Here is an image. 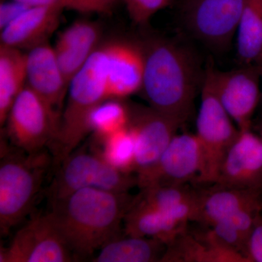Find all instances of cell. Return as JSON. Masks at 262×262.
<instances>
[{
  "label": "cell",
  "instance_id": "31",
  "mask_svg": "<svg viewBox=\"0 0 262 262\" xmlns=\"http://www.w3.org/2000/svg\"><path fill=\"white\" fill-rule=\"evenodd\" d=\"M258 67H259L260 70V75H261V102H260V104L262 105V61L258 63Z\"/></svg>",
  "mask_w": 262,
  "mask_h": 262
},
{
  "label": "cell",
  "instance_id": "17",
  "mask_svg": "<svg viewBox=\"0 0 262 262\" xmlns=\"http://www.w3.org/2000/svg\"><path fill=\"white\" fill-rule=\"evenodd\" d=\"M63 9L31 7L1 30V44L24 51L48 42L61 20Z\"/></svg>",
  "mask_w": 262,
  "mask_h": 262
},
{
  "label": "cell",
  "instance_id": "7",
  "mask_svg": "<svg viewBox=\"0 0 262 262\" xmlns=\"http://www.w3.org/2000/svg\"><path fill=\"white\" fill-rule=\"evenodd\" d=\"M60 119L59 114L26 85L10 108L5 133L12 146L28 153L38 152L51 147Z\"/></svg>",
  "mask_w": 262,
  "mask_h": 262
},
{
  "label": "cell",
  "instance_id": "6",
  "mask_svg": "<svg viewBox=\"0 0 262 262\" xmlns=\"http://www.w3.org/2000/svg\"><path fill=\"white\" fill-rule=\"evenodd\" d=\"M58 166L49 188L51 203L82 189L128 192L138 186L136 174L117 170L86 146L77 148Z\"/></svg>",
  "mask_w": 262,
  "mask_h": 262
},
{
  "label": "cell",
  "instance_id": "26",
  "mask_svg": "<svg viewBox=\"0 0 262 262\" xmlns=\"http://www.w3.org/2000/svg\"><path fill=\"white\" fill-rule=\"evenodd\" d=\"M130 106L122 100L108 98L99 103L90 115V133L95 139H101L128 126Z\"/></svg>",
  "mask_w": 262,
  "mask_h": 262
},
{
  "label": "cell",
  "instance_id": "19",
  "mask_svg": "<svg viewBox=\"0 0 262 262\" xmlns=\"http://www.w3.org/2000/svg\"><path fill=\"white\" fill-rule=\"evenodd\" d=\"M127 235L158 239L168 245L187 229L168 215L135 196L123 220Z\"/></svg>",
  "mask_w": 262,
  "mask_h": 262
},
{
  "label": "cell",
  "instance_id": "30",
  "mask_svg": "<svg viewBox=\"0 0 262 262\" xmlns=\"http://www.w3.org/2000/svg\"><path fill=\"white\" fill-rule=\"evenodd\" d=\"M29 7H56L61 9H69L80 12L78 0H14Z\"/></svg>",
  "mask_w": 262,
  "mask_h": 262
},
{
  "label": "cell",
  "instance_id": "33",
  "mask_svg": "<svg viewBox=\"0 0 262 262\" xmlns=\"http://www.w3.org/2000/svg\"><path fill=\"white\" fill-rule=\"evenodd\" d=\"M192 1L193 0H184V8L188 6Z\"/></svg>",
  "mask_w": 262,
  "mask_h": 262
},
{
  "label": "cell",
  "instance_id": "24",
  "mask_svg": "<svg viewBox=\"0 0 262 262\" xmlns=\"http://www.w3.org/2000/svg\"><path fill=\"white\" fill-rule=\"evenodd\" d=\"M241 65L262 61V0H246L236 34Z\"/></svg>",
  "mask_w": 262,
  "mask_h": 262
},
{
  "label": "cell",
  "instance_id": "15",
  "mask_svg": "<svg viewBox=\"0 0 262 262\" xmlns=\"http://www.w3.org/2000/svg\"><path fill=\"white\" fill-rule=\"evenodd\" d=\"M27 85L61 115L69 85L49 42L39 45L27 53Z\"/></svg>",
  "mask_w": 262,
  "mask_h": 262
},
{
  "label": "cell",
  "instance_id": "1",
  "mask_svg": "<svg viewBox=\"0 0 262 262\" xmlns=\"http://www.w3.org/2000/svg\"><path fill=\"white\" fill-rule=\"evenodd\" d=\"M134 199L128 192L89 188L52 202L51 213L76 261L94 257L96 251L120 235Z\"/></svg>",
  "mask_w": 262,
  "mask_h": 262
},
{
  "label": "cell",
  "instance_id": "12",
  "mask_svg": "<svg viewBox=\"0 0 262 262\" xmlns=\"http://www.w3.org/2000/svg\"><path fill=\"white\" fill-rule=\"evenodd\" d=\"M129 126L136 141V177L151 170L182 125L147 106L130 107Z\"/></svg>",
  "mask_w": 262,
  "mask_h": 262
},
{
  "label": "cell",
  "instance_id": "32",
  "mask_svg": "<svg viewBox=\"0 0 262 262\" xmlns=\"http://www.w3.org/2000/svg\"><path fill=\"white\" fill-rule=\"evenodd\" d=\"M258 134L262 138V121L258 125Z\"/></svg>",
  "mask_w": 262,
  "mask_h": 262
},
{
  "label": "cell",
  "instance_id": "18",
  "mask_svg": "<svg viewBox=\"0 0 262 262\" xmlns=\"http://www.w3.org/2000/svg\"><path fill=\"white\" fill-rule=\"evenodd\" d=\"M211 186L200 190L198 208L193 220L203 227H211L248 207L262 206L261 192L215 184Z\"/></svg>",
  "mask_w": 262,
  "mask_h": 262
},
{
  "label": "cell",
  "instance_id": "2",
  "mask_svg": "<svg viewBox=\"0 0 262 262\" xmlns=\"http://www.w3.org/2000/svg\"><path fill=\"white\" fill-rule=\"evenodd\" d=\"M144 72L141 92L150 107L184 125L194 113L203 74L190 51L178 42L152 38L141 44Z\"/></svg>",
  "mask_w": 262,
  "mask_h": 262
},
{
  "label": "cell",
  "instance_id": "27",
  "mask_svg": "<svg viewBox=\"0 0 262 262\" xmlns=\"http://www.w3.org/2000/svg\"><path fill=\"white\" fill-rule=\"evenodd\" d=\"M127 14L134 24L141 27L147 25L156 13L168 8L173 0H122Z\"/></svg>",
  "mask_w": 262,
  "mask_h": 262
},
{
  "label": "cell",
  "instance_id": "21",
  "mask_svg": "<svg viewBox=\"0 0 262 262\" xmlns=\"http://www.w3.org/2000/svg\"><path fill=\"white\" fill-rule=\"evenodd\" d=\"M161 261L248 262L241 253L202 239L187 229L167 245Z\"/></svg>",
  "mask_w": 262,
  "mask_h": 262
},
{
  "label": "cell",
  "instance_id": "9",
  "mask_svg": "<svg viewBox=\"0 0 262 262\" xmlns=\"http://www.w3.org/2000/svg\"><path fill=\"white\" fill-rule=\"evenodd\" d=\"M209 68L217 97L237 128L252 129L253 115L261 97L258 65H241L229 71Z\"/></svg>",
  "mask_w": 262,
  "mask_h": 262
},
{
  "label": "cell",
  "instance_id": "22",
  "mask_svg": "<svg viewBox=\"0 0 262 262\" xmlns=\"http://www.w3.org/2000/svg\"><path fill=\"white\" fill-rule=\"evenodd\" d=\"M166 248L167 245L159 239L125 234L105 244L92 258V261H161Z\"/></svg>",
  "mask_w": 262,
  "mask_h": 262
},
{
  "label": "cell",
  "instance_id": "3",
  "mask_svg": "<svg viewBox=\"0 0 262 262\" xmlns=\"http://www.w3.org/2000/svg\"><path fill=\"white\" fill-rule=\"evenodd\" d=\"M53 163L48 149L28 153L1 144L0 232L5 237L34 208L43 182Z\"/></svg>",
  "mask_w": 262,
  "mask_h": 262
},
{
  "label": "cell",
  "instance_id": "23",
  "mask_svg": "<svg viewBox=\"0 0 262 262\" xmlns=\"http://www.w3.org/2000/svg\"><path fill=\"white\" fill-rule=\"evenodd\" d=\"M27 83V53L0 45V124L5 125L12 105Z\"/></svg>",
  "mask_w": 262,
  "mask_h": 262
},
{
  "label": "cell",
  "instance_id": "13",
  "mask_svg": "<svg viewBox=\"0 0 262 262\" xmlns=\"http://www.w3.org/2000/svg\"><path fill=\"white\" fill-rule=\"evenodd\" d=\"M262 192V138L252 129L239 130L222 162L214 183Z\"/></svg>",
  "mask_w": 262,
  "mask_h": 262
},
{
  "label": "cell",
  "instance_id": "25",
  "mask_svg": "<svg viewBox=\"0 0 262 262\" xmlns=\"http://www.w3.org/2000/svg\"><path fill=\"white\" fill-rule=\"evenodd\" d=\"M90 148L110 165L124 173L136 174V141L130 126L95 139Z\"/></svg>",
  "mask_w": 262,
  "mask_h": 262
},
{
  "label": "cell",
  "instance_id": "14",
  "mask_svg": "<svg viewBox=\"0 0 262 262\" xmlns=\"http://www.w3.org/2000/svg\"><path fill=\"white\" fill-rule=\"evenodd\" d=\"M104 46L108 98L122 100L140 92L144 72L141 45L114 41Z\"/></svg>",
  "mask_w": 262,
  "mask_h": 262
},
{
  "label": "cell",
  "instance_id": "20",
  "mask_svg": "<svg viewBox=\"0 0 262 262\" xmlns=\"http://www.w3.org/2000/svg\"><path fill=\"white\" fill-rule=\"evenodd\" d=\"M200 190L184 185L152 186L141 189L138 198L183 225L193 222Z\"/></svg>",
  "mask_w": 262,
  "mask_h": 262
},
{
  "label": "cell",
  "instance_id": "11",
  "mask_svg": "<svg viewBox=\"0 0 262 262\" xmlns=\"http://www.w3.org/2000/svg\"><path fill=\"white\" fill-rule=\"evenodd\" d=\"M203 165V152L195 134H177L156 165L146 173L137 177L138 187L141 189L152 186L195 183Z\"/></svg>",
  "mask_w": 262,
  "mask_h": 262
},
{
  "label": "cell",
  "instance_id": "16",
  "mask_svg": "<svg viewBox=\"0 0 262 262\" xmlns=\"http://www.w3.org/2000/svg\"><path fill=\"white\" fill-rule=\"evenodd\" d=\"M101 27L91 20H77L60 33L53 47L67 84L99 47Z\"/></svg>",
  "mask_w": 262,
  "mask_h": 262
},
{
  "label": "cell",
  "instance_id": "4",
  "mask_svg": "<svg viewBox=\"0 0 262 262\" xmlns=\"http://www.w3.org/2000/svg\"><path fill=\"white\" fill-rule=\"evenodd\" d=\"M67 94L58 134L49 148L56 166L91 134L89 119L91 112L108 99L106 56L103 45L97 48L73 77Z\"/></svg>",
  "mask_w": 262,
  "mask_h": 262
},
{
  "label": "cell",
  "instance_id": "10",
  "mask_svg": "<svg viewBox=\"0 0 262 262\" xmlns=\"http://www.w3.org/2000/svg\"><path fill=\"white\" fill-rule=\"evenodd\" d=\"M246 0H193L184 8L186 25L208 48L225 51L236 37Z\"/></svg>",
  "mask_w": 262,
  "mask_h": 262
},
{
  "label": "cell",
  "instance_id": "29",
  "mask_svg": "<svg viewBox=\"0 0 262 262\" xmlns=\"http://www.w3.org/2000/svg\"><path fill=\"white\" fill-rule=\"evenodd\" d=\"M81 13H108L113 11L120 0H78Z\"/></svg>",
  "mask_w": 262,
  "mask_h": 262
},
{
  "label": "cell",
  "instance_id": "28",
  "mask_svg": "<svg viewBox=\"0 0 262 262\" xmlns=\"http://www.w3.org/2000/svg\"><path fill=\"white\" fill-rule=\"evenodd\" d=\"M29 8L14 0H4L0 5V29L3 30Z\"/></svg>",
  "mask_w": 262,
  "mask_h": 262
},
{
  "label": "cell",
  "instance_id": "5",
  "mask_svg": "<svg viewBox=\"0 0 262 262\" xmlns=\"http://www.w3.org/2000/svg\"><path fill=\"white\" fill-rule=\"evenodd\" d=\"M201 95L195 135L201 144L203 165L195 183L211 185L218 178L224 158L239 130L217 97L209 68L203 74Z\"/></svg>",
  "mask_w": 262,
  "mask_h": 262
},
{
  "label": "cell",
  "instance_id": "8",
  "mask_svg": "<svg viewBox=\"0 0 262 262\" xmlns=\"http://www.w3.org/2000/svg\"><path fill=\"white\" fill-rule=\"evenodd\" d=\"M75 261L51 211L33 217L0 251V262Z\"/></svg>",
  "mask_w": 262,
  "mask_h": 262
}]
</instances>
